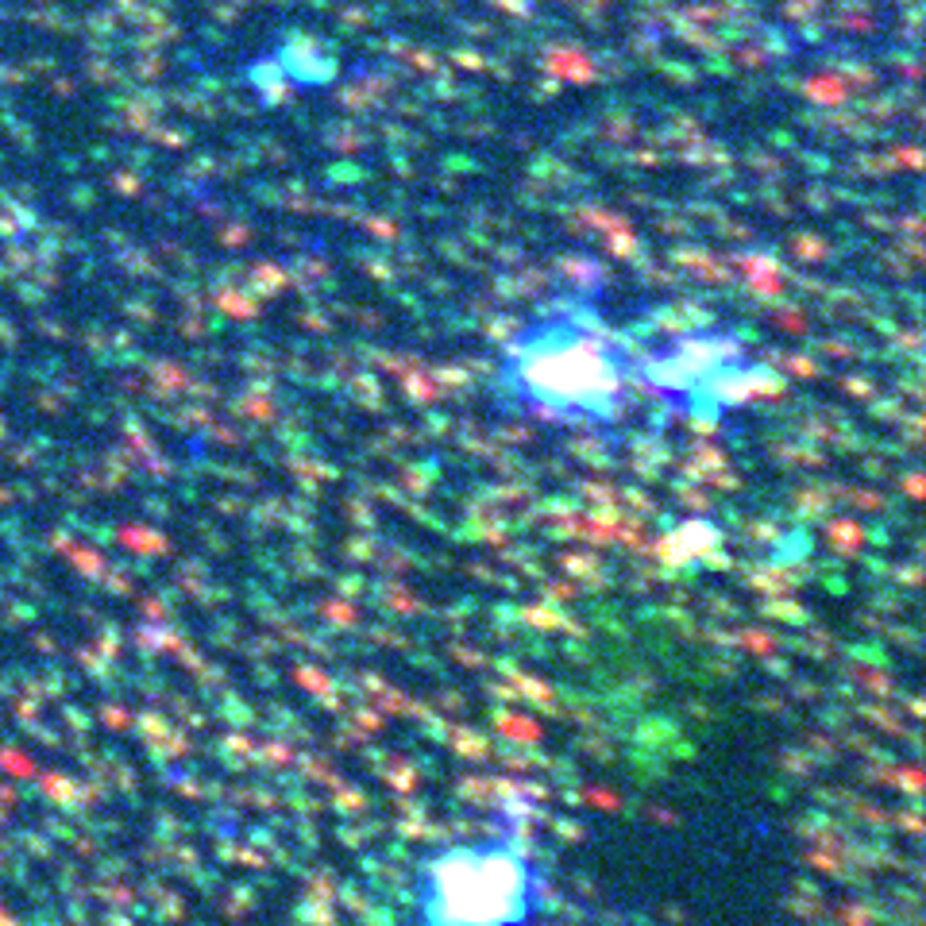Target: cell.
<instances>
[{
	"instance_id": "cell-1",
	"label": "cell",
	"mask_w": 926,
	"mask_h": 926,
	"mask_svg": "<svg viewBox=\"0 0 926 926\" xmlns=\"http://www.w3.org/2000/svg\"><path fill=\"white\" fill-rule=\"evenodd\" d=\"M637 375L614 336L572 313L529 325L502 359V390L521 409L583 429L614 425Z\"/></svg>"
},
{
	"instance_id": "cell-2",
	"label": "cell",
	"mask_w": 926,
	"mask_h": 926,
	"mask_svg": "<svg viewBox=\"0 0 926 926\" xmlns=\"http://www.w3.org/2000/svg\"><path fill=\"white\" fill-rule=\"evenodd\" d=\"M541 896L545 876L510 838L448 845L417 869L421 926H529Z\"/></svg>"
}]
</instances>
